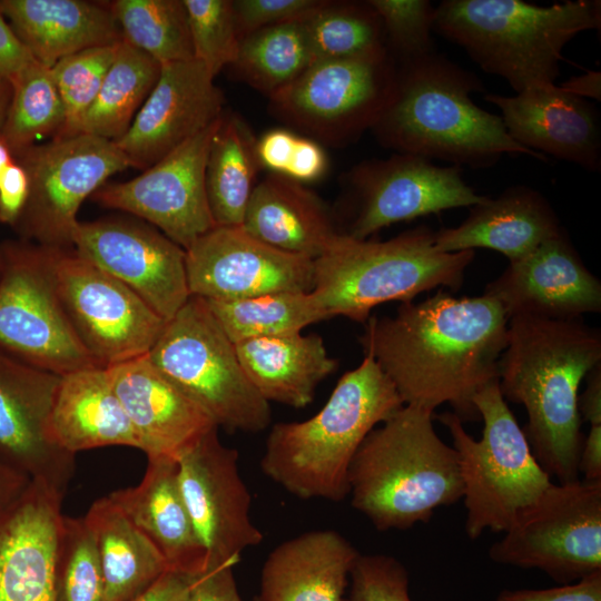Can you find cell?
<instances>
[{
    "label": "cell",
    "instance_id": "6da1fadb",
    "mask_svg": "<svg viewBox=\"0 0 601 601\" xmlns=\"http://www.w3.org/2000/svg\"><path fill=\"white\" fill-rule=\"evenodd\" d=\"M509 319L493 298H456L439 289L401 303L393 316H370L358 341L394 385L404 405L447 403L462 421L479 420L474 396L499 381Z\"/></svg>",
    "mask_w": 601,
    "mask_h": 601
},
{
    "label": "cell",
    "instance_id": "7a4b0ae2",
    "mask_svg": "<svg viewBox=\"0 0 601 601\" xmlns=\"http://www.w3.org/2000/svg\"><path fill=\"white\" fill-rule=\"evenodd\" d=\"M601 364L600 331L577 319L516 316L499 362L505 401L522 404L523 428L541 467L560 483L579 479L584 436L578 398L588 373Z\"/></svg>",
    "mask_w": 601,
    "mask_h": 601
},
{
    "label": "cell",
    "instance_id": "3957f363",
    "mask_svg": "<svg viewBox=\"0 0 601 601\" xmlns=\"http://www.w3.org/2000/svg\"><path fill=\"white\" fill-rule=\"evenodd\" d=\"M396 68L393 99L372 128L384 147L461 168H487L505 154L548 160L514 141L501 116L474 104L470 95L484 91L475 73L436 51Z\"/></svg>",
    "mask_w": 601,
    "mask_h": 601
},
{
    "label": "cell",
    "instance_id": "277c9868",
    "mask_svg": "<svg viewBox=\"0 0 601 601\" xmlns=\"http://www.w3.org/2000/svg\"><path fill=\"white\" fill-rule=\"evenodd\" d=\"M404 406L376 361L345 373L312 417L272 426L260 459L263 473L302 500L343 501L352 460L367 434Z\"/></svg>",
    "mask_w": 601,
    "mask_h": 601
},
{
    "label": "cell",
    "instance_id": "5b68a950",
    "mask_svg": "<svg viewBox=\"0 0 601 601\" xmlns=\"http://www.w3.org/2000/svg\"><path fill=\"white\" fill-rule=\"evenodd\" d=\"M433 417L404 405L367 434L352 460L351 504L378 531L426 523L462 499L457 453L440 439Z\"/></svg>",
    "mask_w": 601,
    "mask_h": 601
},
{
    "label": "cell",
    "instance_id": "8992f818",
    "mask_svg": "<svg viewBox=\"0 0 601 601\" xmlns=\"http://www.w3.org/2000/svg\"><path fill=\"white\" fill-rule=\"evenodd\" d=\"M600 24L599 0L551 6L521 0H444L436 7L433 30L519 93L555 85L565 45Z\"/></svg>",
    "mask_w": 601,
    "mask_h": 601
},
{
    "label": "cell",
    "instance_id": "52a82bcc",
    "mask_svg": "<svg viewBox=\"0 0 601 601\" xmlns=\"http://www.w3.org/2000/svg\"><path fill=\"white\" fill-rule=\"evenodd\" d=\"M475 252H440L422 225L377 242L339 233L314 259L312 294L329 317L365 323L383 303H407L439 288L457 290Z\"/></svg>",
    "mask_w": 601,
    "mask_h": 601
},
{
    "label": "cell",
    "instance_id": "ba28073f",
    "mask_svg": "<svg viewBox=\"0 0 601 601\" xmlns=\"http://www.w3.org/2000/svg\"><path fill=\"white\" fill-rule=\"evenodd\" d=\"M473 403L484 424L481 440L465 431L454 412L436 416L457 453L470 539L485 530L505 532L553 483L535 460L499 381L481 390Z\"/></svg>",
    "mask_w": 601,
    "mask_h": 601
},
{
    "label": "cell",
    "instance_id": "9c48e42d",
    "mask_svg": "<svg viewBox=\"0 0 601 601\" xmlns=\"http://www.w3.org/2000/svg\"><path fill=\"white\" fill-rule=\"evenodd\" d=\"M147 356L218 427L257 433L270 424L269 403L246 376L235 344L204 298H188Z\"/></svg>",
    "mask_w": 601,
    "mask_h": 601
},
{
    "label": "cell",
    "instance_id": "30bf717a",
    "mask_svg": "<svg viewBox=\"0 0 601 601\" xmlns=\"http://www.w3.org/2000/svg\"><path fill=\"white\" fill-rule=\"evenodd\" d=\"M57 249L22 239L0 245V351L63 376L100 366L82 346L61 303Z\"/></svg>",
    "mask_w": 601,
    "mask_h": 601
},
{
    "label": "cell",
    "instance_id": "8fae6325",
    "mask_svg": "<svg viewBox=\"0 0 601 601\" xmlns=\"http://www.w3.org/2000/svg\"><path fill=\"white\" fill-rule=\"evenodd\" d=\"M489 556L541 570L560 584L601 571V481L552 483L489 549Z\"/></svg>",
    "mask_w": 601,
    "mask_h": 601
},
{
    "label": "cell",
    "instance_id": "7c38bea8",
    "mask_svg": "<svg viewBox=\"0 0 601 601\" xmlns=\"http://www.w3.org/2000/svg\"><path fill=\"white\" fill-rule=\"evenodd\" d=\"M14 161L28 176L29 191L12 227L22 240L53 248L72 247L82 201L130 167L115 141L88 134L33 145Z\"/></svg>",
    "mask_w": 601,
    "mask_h": 601
},
{
    "label": "cell",
    "instance_id": "4fadbf2b",
    "mask_svg": "<svg viewBox=\"0 0 601 601\" xmlns=\"http://www.w3.org/2000/svg\"><path fill=\"white\" fill-rule=\"evenodd\" d=\"M396 77V62L387 50L315 60L270 101L284 120L345 144L377 122L393 99Z\"/></svg>",
    "mask_w": 601,
    "mask_h": 601
},
{
    "label": "cell",
    "instance_id": "5bb4252c",
    "mask_svg": "<svg viewBox=\"0 0 601 601\" xmlns=\"http://www.w3.org/2000/svg\"><path fill=\"white\" fill-rule=\"evenodd\" d=\"M56 279L75 333L100 367L148 354L167 323L128 286L73 247L57 249Z\"/></svg>",
    "mask_w": 601,
    "mask_h": 601
},
{
    "label": "cell",
    "instance_id": "9a60e30c",
    "mask_svg": "<svg viewBox=\"0 0 601 601\" xmlns=\"http://www.w3.org/2000/svg\"><path fill=\"white\" fill-rule=\"evenodd\" d=\"M348 221L342 234L356 239L393 224L443 210L471 207L486 197L462 178L459 166L396 154L356 166L348 175Z\"/></svg>",
    "mask_w": 601,
    "mask_h": 601
},
{
    "label": "cell",
    "instance_id": "2e32d148",
    "mask_svg": "<svg viewBox=\"0 0 601 601\" xmlns=\"http://www.w3.org/2000/svg\"><path fill=\"white\" fill-rule=\"evenodd\" d=\"M238 457L237 450L221 443L218 427L177 457L179 489L205 551L206 568L236 565L243 552L264 538L250 518L252 496L240 475Z\"/></svg>",
    "mask_w": 601,
    "mask_h": 601
},
{
    "label": "cell",
    "instance_id": "e0dca14e",
    "mask_svg": "<svg viewBox=\"0 0 601 601\" xmlns=\"http://www.w3.org/2000/svg\"><path fill=\"white\" fill-rule=\"evenodd\" d=\"M220 120L221 117L139 176L121 183H106L91 199L150 223L186 250L215 227L205 174L210 144Z\"/></svg>",
    "mask_w": 601,
    "mask_h": 601
},
{
    "label": "cell",
    "instance_id": "ac0fdd59",
    "mask_svg": "<svg viewBox=\"0 0 601 601\" xmlns=\"http://www.w3.org/2000/svg\"><path fill=\"white\" fill-rule=\"evenodd\" d=\"M72 247L128 286L165 321L190 297L185 249L142 221L124 217L79 221Z\"/></svg>",
    "mask_w": 601,
    "mask_h": 601
},
{
    "label": "cell",
    "instance_id": "d6986e66",
    "mask_svg": "<svg viewBox=\"0 0 601 601\" xmlns=\"http://www.w3.org/2000/svg\"><path fill=\"white\" fill-rule=\"evenodd\" d=\"M185 252L190 296L237 300L314 287L313 259L279 250L242 226H215Z\"/></svg>",
    "mask_w": 601,
    "mask_h": 601
},
{
    "label": "cell",
    "instance_id": "ffe728a7",
    "mask_svg": "<svg viewBox=\"0 0 601 601\" xmlns=\"http://www.w3.org/2000/svg\"><path fill=\"white\" fill-rule=\"evenodd\" d=\"M60 378L0 351V460L65 495L75 454L63 450L51 431Z\"/></svg>",
    "mask_w": 601,
    "mask_h": 601
},
{
    "label": "cell",
    "instance_id": "44dd1931",
    "mask_svg": "<svg viewBox=\"0 0 601 601\" xmlns=\"http://www.w3.org/2000/svg\"><path fill=\"white\" fill-rule=\"evenodd\" d=\"M224 96L197 59L161 65L128 131L116 142L129 166L145 170L224 114Z\"/></svg>",
    "mask_w": 601,
    "mask_h": 601
},
{
    "label": "cell",
    "instance_id": "7402d4cb",
    "mask_svg": "<svg viewBox=\"0 0 601 601\" xmlns=\"http://www.w3.org/2000/svg\"><path fill=\"white\" fill-rule=\"evenodd\" d=\"M483 295L496 300L508 319L529 316L565 321L601 311V283L565 231L510 262L485 286Z\"/></svg>",
    "mask_w": 601,
    "mask_h": 601
},
{
    "label": "cell",
    "instance_id": "603a6c76",
    "mask_svg": "<svg viewBox=\"0 0 601 601\" xmlns=\"http://www.w3.org/2000/svg\"><path fill=\"white\" fill-rule=\"evenodd\" d=\"M63 494L30 480L0 514V601H58L56 551Z\"/></svg>",
    "mask_w": 601,
    "mask_h": 601
},
{
    "label": "cell",
    "instance_id": "cb8c5ba5",
    "mask_svg": "<svg viewBox=\"0 0 601 601\" xmlns=\"http://www.w3.org/2000/svg\"><path fill=\"white\" fill-rule=\"evenodd\" d=\"M501 110L514 141L542 155L599 171L601 130L595 108L559 85L526 89L515 96L486 93Z\"/></svg>",
    "mask_w": 601,
    "mask_h": 601
},
{
    "label": "cell",
    "instance_id": "d4e9b609",
    "mask_svg": "<svg viewBox=\"0 0 601 601\" xmlns=\"http://www.w3.org/2000/svg\"><path fill=\"white\" fill-rule=\"evenodd\" d=\"M107 371L147 456L177 460L187 446L218 427L203 407L155 367L147 354Z\"/></svg>",
    "mask_w": 601,
    "mask_h": 601
},
{
    "label": "cell",
    "instance_id": "484cf974",
    "mask_svg": "<svg viewBox=\"0 0 601 601\" xmlns=\"http://www.w3.org/2000/svg\"><path fill=\"white\" fill-rule=\"evenodd\" d=\"M562 231L549 200L540 191L520 185L471 206L459 226L435 231V247L445 253L487 248L515 262Z\"/></svg>",
    "mask_w": 601,
    "mask_h": 601
},
{
    "label": "cell",
    "instance_id": "4316f807",
    "mask_svg": "<svg viewBox=\"0 0 601 601\" xmlns=\"http://www.w3.org/2000/svg\"><path fill=\"white\" fill-rule=\"evenodd\" d=\"M147 459L138 485L108 496L157 549L169 571L196 575L206 568V554L179 489L177 460Z\"/></svg>",
    "mask_w": 601,
    "mask_h": 601
},
{
    "label": "cell",
    "instance_id": "83f0119b",
    "mask_svg": "<svg viewBox=\"0 0 601 601\" xmlns=\"http://www.w3.org/2000/svg\"><path fill=\"white\" fill-rule=\"evenodd\" d=\"M357 549L339 532L314 530L278 544L260 572L259 601H344Z\"/></svg>",
    "mask_w": 601,
    "mask_h": 601
},
{
    "label": "cell",
    "instance_id": "f1b7e54d",
    "mask_svg": "<svg viewBox=\"0 0 601 601\" xmlns=\"http://www.w3.org/2000/svg\"><path fill=\"white\" fill-rule=\"evenodd\" d=\"M0 8L19 40L48 68L78 51L122 41L109 4L83 0H0Z\"/></svg>",
    "mask_w": 601,
    "mask_h": 601
},
{
    "label": "cell",
    "instance_id": "f546056e",
    "mask_svg": "<svg viewBox=\"0 0 601 601\" xmlns=\"http://www.w3.org/2000/svg\"><path fill=\"white\" fill-rule=\"evenodd\" d=\"M242 227L279 250L313 260L341 233L316 194L277 174L255 185Z\"/></svg>",
    "mask_w": 601,
    "mask_h": 601
},
{
    "label": "cell",
    "instance_id": "4dcf8cb0",
    "mask_svg": "<svg viewBox=\"0 0 601 601\" xmlns=\"http://www.w3.org/2000/svg\"><path fill=\"white\" fill-rule=\"evenodd\" d=\"M51 431L56 442L75 455L109 445L141 450L140 439L104 367L61 376L52 407Z\"/></svg>",
    "mask_w": 601,
    "mask_h": 601
},
{
    "label": "cell",
    "instance_id": "1f68e13d",
    "mask_svg": "<svg viewBox=\"0 0 601 601\" xmlns=\"http://www.w3.org/2000/svg\"><path fill=\"white\" fill-rule=\"evenodd\" d=\"M235 348L246 376L263 398L295 408L311 404L317 385L338 365L316 334L252 338L235 344Z\"/></svg>",
    "mask_w": 601,
    "mask_h": 601
},
{
    "label": "cell",
    "instance_id": "d6a6232c",
    "mask_svg": "<svg viewBox=\"0 0 601 601\" xmlns=\"http://www.w3.org/2000/svg\"><path fill=\"white\" fill-rule=\"evenodd\" d=\"M83 518L96 541L106 601H132L169 571L157 549L109 496L93 502Z\"/></svg>",
    "mask_w": 601,
    "mask_h": 601
},
{
    "label": "cell",
    "instance_id": "836d02e7",
    "mask_svg": "<svg viewBox=\"0 0 601 601\" xmlns=\"http://www.w3.org/2000/svg\"><path fill=\"white\" fill-rule=\"evenodd\" d=\"M256 138L236 115L223 114L208 152L206 194L215 226H242L259 162Z\"/></svg>",
    "mask_w": 601,
    "mask_h": 601
},
{
    "label": "cell",
    "instance_id": "e575fe53",
    "mask_svg": "<svg viewBox=\"0 0 601 601\" xmlns=\"http://www.w3.org/2000/svg\"><path fill=\"white\" fill-rule=\"evenodd\" d=\"M161 65L126 41L118 45L81 132L111 141L120 139L155 87Z\"/></svg>",
    "mask_w": 601,
    "mask_h": 601
},
{
    "label": "cell",
    "instance_id": "d590c367",
    "mask_svg": "<svg viewBox=\"0 0 601 601\" xmlns=\"http://www.w3.org/2000/svg\"><path fill=\"white\" fill-rule=\"evenodd\" d=\"M216 321L234 343L299 333L331 318L312 292H279L237 300H207Z\"/></svg>",
    "mask_w": 601,
    "mask_h": 601
},
{
    "label": "cell",
    "instance_id": "8d00e7d4",
    "mask_svg": "<svg viewBox=\"0 0 601 601\" xmlns=\"http://www.w3.org/2000/svg\"><path fill=\"white\" fill-rule=\"evenodd\" d=\"M304 20L269 26L244 37L233 66L248 83L270 97L314 62Z\"/></svg>",
    "mask_w": 601,
    "mask_h": 601
},
{
    "label": "cell",
    "instance_id": "74e56055",
    "mask_svg": "<svg viewBox=\"0 0 601 601\" xmlns=\"http://www.w3.org/2000/svg\"><path fill=\"white\" fill-rule=\"evenodd\" d=\"M11 99L0 128V140L13 159L48 135L57 137L65 108L50 68L33 60L10 81Z\"/></svg>",
    "mask_w": 601,
    "mask_h": 601
},
{
    "label": "cell",
    "instance_id": "f35d334b",
    "mask_svg": "<svg viewBox=\"0 0 601 601\" xmlns=\"http://www.w3.org/2000/svg\"><path fill=\"white\" fill-rule=\"evenodd\" d=\"M109 7L122 40L160 65L194 59L183 0H116Z\"/></svg>",
    "mask_w": 601,
    "mask_h": 601
},
{
    "label": "cell",
    "instance_id": "ab89813d",
    "mask_svg": "<svg viewBox=\"0 0 601 601\" xmlns=\"http://www.w3.org/2000/svg\"><path fill=\"white\" fill-rule=\"evenodd\" d=\"M315 60L387 50L381 18L368 3L327 2L304 20Z\"/></svg>",
    "mask_w": 601,
    "mask_h": 601
},
{
    "label": "cell",
    "instance_id": "60d3db41",
    "mask_svg": "<svg viewBox=\"0 0 601 601\" xmlns=\"http://www.w3.org/2000/svg\"><path fill=\"white\" fill-rule=\"evenodd\" d=\"M55 572L58 601H106L96 541L85 518L63 516Z\"/></svg>",
    "mask_w": 601,
    "mask_h": 601
},
{
    "label": "cell",
    "instance_id": "b9f144b4",
    "mask_svg": "<svg viewBox=\"0 0 601 601\" xmlns=\"http://www.w3.org/2000/svg\"><path fill=\"white\" fill-rule=\"evenodd\" d=\"M118 45L78 51L63 57L50 68L65 108V124L55 138L71 137L81 132L83 119L114 62Z\"/></svg>",
    "mask_w": 601,
    "mask_h": 601
},
{
    "label": "cell",
    "instance_id": "7bdbcfd3",
    "mask_svg": "<svg viewBox=\"0 0 601 601\" xmlns=\"http://www.w3.org/2000/svg\"><path fill=\"white\" fill-rule=\"evenodd\" d=\"M188 18L194 58L215 76L237 59L240 37L233 1L183 0Z\"/></svg>",
    "mask_w": 601,
    "mask_h": 601
},
{
    "label": "cell",
    "instance_id": "ee69618b",
    "mask_svg": "<svg viewBox=\"0 0 601 601\" xmlns=\"http://www.w3.org/2000/svg\"><path fill=\"white\" fill-rule=\"evenodd\" d=\"M383 23L386 48L403 62L435 51L432 31L436 7L427 0H371Z\"/></svg>",
    "mask_w": 601,
    "mask_h": 601
},
{
    "label": "cell",
    "instance_id": "f6af8a7d",
    "mask_svg": "<svg viewBox=\"0 0 601 601\" xmlns=\"http://www.w3.org/2000/svg\"><path fill=\"white\" fill-rule=\"evenodd\" d=\"M344 601H412L406 568L386 554H359Z\"/></svg>",
    "mask_w": 601,
    "mask_h": 601
},
{
    "label": "cell",
    "instance_id": "bcb514c9",
    "mask_svg": "<svg viewBox=\"0 0 601 601\" xmlns=\"http://www.w3.org/2000/svg\"><path fill=\"white\" fill-rule=\"evenodd\" d=\"M322 0H236L234 16L240 41L244 37L269 26L304 20L324 7Z\"/></svg>",
    "mask_w": 601,
    "mask_h": 601
},
{
    "label": "cell",
    "instance_id": "7dc6e473",
    "mask_svg": "<svg viewBox=\"0 0 601 601\" xmlns=\"http://www.w3.org/2000/svg\"><path fill=\"white\" fill-rule=\"evenodd\" d=\"M496 601H601V571L555 588L503 590Z\"/></svg>",
    "mask_w": 601,
    "mask_h": 601
},
{
    "label": "cell",
    "instance_id": "c3c4849f",
    "mask_svg": "<svg viewBox=\"0 0 601 601\" xmlns=\"http://www.w3.org/2000/svg\"><path fill=\"white\" fill-rule=\"evenodd\" d=\"M231 564L207 566L194 575L186 601H244Z\"/></svg>",
    "mask_w": 601,
    "mask_h": 601
},
{
    "label": "cell",
    "instance_id": "681fc988",
    "mask_svg": "<svg viewBox=\"0 0 601 601\" xmlns=\"http://www.w3.org/2000/svg\"><path fill=\"white\" fill-rule=\"evenodd\" d=\"M297 137L293 131L283 128L266 131L256 141L259 166L283 176L293 157Z\"/></svg>",
    "mask_w": 601,
    "mask_h": 601
},
{
    "label": "cell",
    "instance_id": "f907efd6",
    "mask_svg": "<svg viewBox=\"0 0 601 601\" xmlns=\"http://www.w3.org/2000/svg\"><path fill=\"white\" fill-rule=\"evenodd\" d=\"M327 169L323 148L309 138L297 137L290 162L283 176L299 184L319 179Z\"/></svg>",
    "mask_w": 601,
    "mask_h": 601
},
{
    "label": "cell",
    "instance_id": "816d5d0a",
    "mask_svg": "<svg viewBox=\"0 0 601 601\" xmlns=\"http://www.w3.org/2000/svg\"><path fill=\"white\" fill-rule=\"evenodd\" d=\"M28 191V176L14 161L0 180V221L14 225L26 204Z\"/></svg>",
    "mask_w": 601,
    "mask_h": 601
},
{
    "label": "cell",
    "instance_id": "f5cc1de1",
    "mask_svg": "<svg viewBox=\"0 0 601 601\" xmlns=\"http://www.w3.org/2000/svg\"><path fill=\"white\" fill-rule=\"evenodd\" d=\"M33 60L36 59L19 40L0 8V80L10 82Z\"/></svg>",
    "mask_w": 601,
    "mask_h": 601
},
{
    "label": "cell",
    "instance_id": "db71d44e",
    "mask_svg": "<svg viewBox=\"0 0 601 601\" xmlns=\"http://www.w3.org/2000/svg\"><path fill=\"white\" fill-rule=\"evenodd\" d=\"M194 575L167 571L132 601H186Z\"/></svg>",
    "mask_w": 601,
    "mask_h": 601
},
{
    "label": "cell",
    "instance_id": "11a10c76",
    "mask_svg": "<svg viewBox=\"0 0 601 601\" xmlns=\"http://www.w3.org/2000/svg\"><path fill=\"white\" fill-rule=\"evenodd\" d=\"M587 377V386L579 395L578 405L581 420L590 426L601 425V364L593 367Z\"/></svg>",
    "mask_w": 601,
    "mask_h": 601
},
{
    "label": "cell",
    "instance_id": "9f6ffc18",
    "mask_svg": "<svg viewBox=\"0 0 601 601\" xmlns=\"http://www.w3.org/2000/svg\"><path fill=\"white\" fill-rule=\"evenodd\" d=\"M579 473L585 481H601V425L590 426L579 459Z\"/></svg>",
    "mask_w": 601,
    "mask_h": 601
},
{
    "label": "cell",
    "instance_id": "6f0895ef",
    "mask_svg": "<svg viewBox=\"0 0 601 601\" xmlns=\"http://www.w3.org/2000/svg\"><path fill=\"white\" fill-rule=\"evenodd\" d=\"M30 480L0 460V514L23 492Z\"/></svg>",
    "mask_w": 601,
    "mask_h": 601
},
{
    "label": "cell",
    "instance_id": "680465c9",
    "mask_svg": "<svg viewBox=\"0 0 601 601\" xmlns=\"http://www.w3.org/2000/svg\"><path fill=\"white\" fill-rule=\"evenodd\" d=\"M559 87L575 97L591 98L594 100H601V73L595 70H588L583 75L573 76L566 81L559 85Z\"/></svg>",
    "mask_w": 601,
    "mask_h": 601
},
{
    "label": "cell",
    "instance_id": "91938a15",
    "mask_svg": "<svg viewBox=\"0 0 601 601\" xmlns=\"http://www.w3.org/2000/svg\"><path fill=\"white\" fill-rule=\"evenodd\" d=\"M11 99V85L9 81L0 80V128L4 120L8 106Z\"/></svg>",
    "mask_w": 601,
    "mask_h": 601
},
{
    "label": "cell",
    "instance_id": "94428289",
    "mask_svg": "<svg viewBox=\"0 0 601 601\" xmlns=\"http://www.w3.org/2000/svg\"><path fill=\"white\" fill-rule=\"evenodd\" d=\"M14 162L8 147L0 140V180L7 168Z\"/></svg>",
    "mask_w": 601,
    "mask_h": 601
},
{
    "label": "cell",
    "instance_id": "6125c7cd",
    "mask_svg": "<svg viewBox=\"0 0 601 601\" xmlns=\"http://www.w3.org/2000/svg\"><path fill=\"white\" fill-rule=\"evenodd\" d=\"M254 601H259L256 597L254 598Z\"/></svg>",
    "mask_w": 601,
    "mask_h": 601
}]
</instances>
